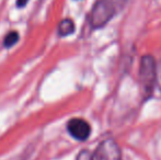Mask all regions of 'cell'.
<instances>
[{"instance_id": "obj_8", "label": "cell", "mask_w": 161, "mask_h": 160, "mask_svg": "<svg viewBox=\"0 0 161 160\" xmlns=\"http://www.w3.org/2000/svg\"><path fill=\"white\" fill-rule=\"evenodd\" d=\"M28 2H29V0H17V6L19 7V8H23Z\"/></svg>"}, {"instance_id": "obj_5", "label": "cell", "mask_w": 161, "mask_h": 160, "mask_svg": "<svg viewBox=\"0 0 161 160\" xmlns=\"http://www.w3.org/2000/svg\"><path fill=\"white\" fill-rule=\"evenodd\" d=\"M75 32V23L72 20L65 19L58 25V34L60 36H68Z\"/></svg>"}, {"instance_id": "obj_2", "label": "cell", "mask_w": 161, "mask_h": 160, "mask_svg": "<svg viewBox=\"0 0 161 160\" xmlns=\"http://www.w3.org/2000/svg\"><path fill=\"white\" fill-rule=\"evenodd\" d=\"M90 160H122L121 149L115 141L105 139L90 156Z\"/></svg>"}, {"instance_id": "obj_1", "label": "cell", "mask_w": 161, "mask_h": 160, "mask_svg": "<svg viewBox=\"0 0 161 160\" xmlns=\"http://www.w3.org/2000/svg\"><path fill=\"white\" fill-rule=\"evenodd\" d=\"M114 12L115 9L112 2L108 0H99L90 13V24L94 29L102 28L112 19Z\"/></svg>"}, {"instance_id": "obj_3", "label": "cell", "mask_w": 161, "mask_h": 160, "mask_svg": "<svg viewBox=\"0 0 161 160\" xmlns=\"http://www.w3.org/2000/svg\"><path fill=\"white\" fill-rule=\"evenodd\" d=\"M140 81L146 93H150L156 83V64L151 56H145L140 65Z\"/></svg>"}, {"instance_id": "obj_4", "label": "cell", "mask_w": 161, "mask_h": 160, "mask_svg": "<svg viewBox=\"0 0 161 160\" xmlns=\"http://www.w3.org/2000/svg\"><path fill=\"white\" fill-rule=\"evenodd\" d=\"M67 130L74 138L78 141H86L91 134V127L89 123L82 119H72L68 122Z\"/></svg>"}, {"instance_id": "obj_7", "label": "cell", "mask_w": 161, "mask_h": 160, "mask_svg": "<svg viewBox=\"0 0 161 160\" xmlns=\"http://www.w3.org/2000/svg\"><path fill=\"white\" fill-rule=\"evenodd\" d=\"M156 83L161 91V62L156 66Z\"/></svg>"}, {"instance_id": "obj_6", "label": "cell", "mask_w": 161, "mask_h": 160, "mask_svg": "<svg viewBox=\"0 0 161 160\" xmlns=\"http://www.w3.org/2000/svg\"><path fill=\"white\" fill-rule=\"evenodd\" d=\"M18 40H19V34H18V32L12 31V32H9L8 34H7V36L4 37L3 44L6 47H11L18 42Z\"/></svg>"}]
</instances>
